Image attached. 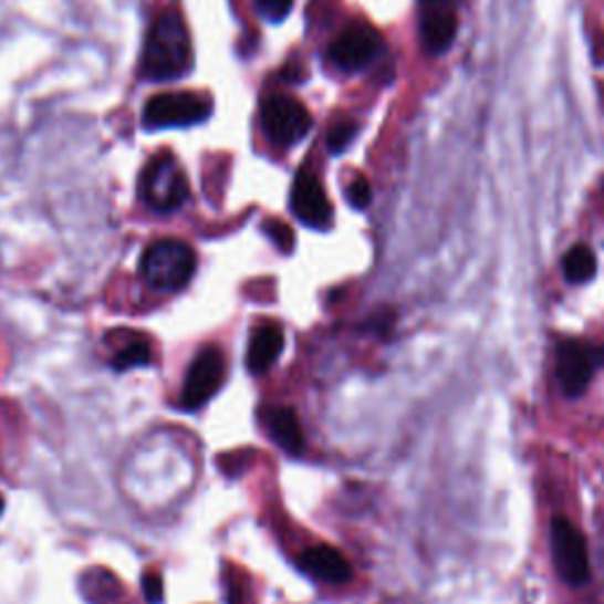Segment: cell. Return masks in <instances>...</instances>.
<instances>
[{
  "label": "cell",
  "mask_w": 604,
  "mask_h": 604,
  "mask_svg": "<svg viewBox=\"0 0 604 604\" xmlns=\"http://www.w3.org/2000/svg\"><path fill=\"white\" fill-rule=\"evenodd\" d=\"M189 64L191 45L187 27L177 14L158 17L142 52V74L152 81H175L185 74Z\"/></svg>",
  "instance_id": "6da1fadb"
},
{
  "label": "cell",
  "mask_w": 604,
  "mask_h": 604,
  "mask_svg": "<svg viewBox=\"0 0 604 604\" xmlns=\"http://www.w3.org/2000/svg\"><path fill=\"white\" fill-rule=\"evenodd\" d=\"M197 270V256L185 241L162 239L154 241L142 256L139 272L156 291H180Z\"/></svg>",
  "instance_id": "7a4b0ae2"
},
{
  "label": "cell",
  "mask_w": 604,
  "mask_h": 604,
  "mask_svg": "<svg viewBox=\"0 0 604 604\" xmlns=\"http://www.w3.org/2000/svg\"><path fill=\"white\" fill-rule=\"evenodd\" d=\"M139 194L145 204L158 212L180 208L189 197L187 177L170 154H158L139 177Z\"/></svg>",
  "instance_id": "3957f363"
},
{
  "label": "cell",
  "mask_w": 604,
  "mask_h": 604,
  "mask_svg": "<svg viewBox=\"0 0 604 604\" xmlns=\"http://www.w3.org/2000/svg\"><path fill=\"white\" fill-rule=\"evenodd\" d=\"M212 104L208 97L197 93H164L147 102L142 123L147 131L164 128H187L197 126L210 116Z\"/></svg>",
  "instance_id": "277c9868"
},
{
  "label": "cell",
  "mask_w": 604,
  "mask_h": 604,
  "mask_svg": "<svg viewBox=\"0 0 604 604\" xmlns=\"http://www.w3.org/2000/svg\"><path fill=\"white\" fill-rule=\"evenodd\" d=\"M312 116L308 106L291 95H272L262 104V128L274 145L291 147L308 135Z\"/></svg>",
  "instance_id": "5b68a950"
},
{
  "label": "cell",
  "mask_w": 604,
  "mask_h": 604,
  "mask_svg": "<svg viewBox=\"0 0 604 604\" xmlns=\"http://www.w3.org/2000/svg\"><path fill=\"white\" fill-rule=\"evenodd\" d=\"M550 545H553L555 570L566 583L581 585L591 579L589 548H585L581 531L570 520H553V524H550Z\"/></svg>",
  "instance_id": "8992f818"
},
{
  "label": "cell",
  "mask_w": 604,
  "mask_h": 604,
  "mask_svg": "<svg viewBox=\"0 0 604 604\" xmlns=\"http://www.w3.org/2000/svg\"><path fill=\"white\" fill-rule=\"evenodd\" d=\"M225 371H227L225 354L218 347H204L187 371L183 387V406L189 408V412L201 408L222 387Z\"/></svg>",
  "instance_id": "52a82bcc"
},
{
  "label": "cell",
  "mask_w": 604,
  "mask_h": 604,
  "mask_svg": "<svg viewBox=\"0 0 604 604\" xmlns=\"http://www.w3.org/2000/svg\"><path fill=\"white\" fill-rule=\"evenodd\" d=\"M381 50V35L378 31L357 22L350 24L333 45L329 48V60L343 71H360L373 62Z\"/></svg>",
  "instance_id": "ba28073f"
},
{
  "label": "cell",
  "mask_w": 604,
  "mask_h": 604,
  "mask_svg": "<svg viewBox=\"0 0 604 604\" xmlns=\"http://www.w3.org/2000/svg\"><path fill=\"white\" fill-rule=\"evenodd\" d=\"M597 366L595 350L581 341H564L558 347V381L570 397L583 395Z\"/></svg>",
  "instance_id": "9c48e42d"
},
{
  "label": "cell",
  "mask_w": 604,
  "mask_h": 604,
  "mask_svg": "<svg viewBox=\"0 0 604 604\" xmlns=\"http://www.w3.org/2000/svg\"><path fill=\"white\" fill-rule=\"evenodd\" d=\"M295 216L316 229H324L331 222V201L326 197V191L319 183V177L314 173L302 170L298 175V180L293 185V197H291Z\"/></svg>",
  "instance_id": "30bf717a"
},
{
  "label": "cell",
  "mask_w": 604,
  "mask_h": 604,
  "mask_svg": "<svg viewBox=\"0 0 604 604\" xmlns=\"http://www.w3.org/2000/svg\"><path fill=\"white\" fill-rule=\"evenodd\" d=\"M262 425H264V430H268V435L287 454L300 456L302 449H305V437H302L300 420H298L293 408L268 406L262 412Z\"/></svg>",
  "instance_id": "8fae6325"
},
{
  "label": "cell",
  "mask_w": 604,
  "mask_h": 604,
  "mask_svg": "<svg viewBox=\"0 0 604 604\" xmlns=\"http://www.w3.org/2000/svg\"><path fill=\"white\" fill-rule=\"evenodd\" d=\"M300 566L302 572H308L310 576L324 583H345L352 576L350 562L335 548L329 545H314L305 550L300 558Z\"/></svg>",
  "instance_id": "7c38bea8"
},
{
  "label": "cell",
  "mask_w": 604,
  "mask_h": 604,
  "mask_svg": "<svg viewBox=\"0 0 604 604\" xmlns=\"http://www.w3.org/2000/svg\"><path fill=\"white\" fill-rule=\"evenodd\" d=\"M456 14L449 8H430L423 14V24H420V35H423V45L430 55H439V52L449 50L456 35Z\"/></svg>",
  "instance_id": "4fadbf2b"
},
{
  "label": "cell",
  "mask_w": 604,
  "mask_h": 604,
  "mask_svg": "<svg viewBox=\"0 0 604 604\" xmlns=\"http://www.w3.org/2000/svg\"><path fill=\"white\" fill-rule=\"evenodd\" d=\"M283 350V333L277 326H262L251 335L246 352V366L251 373H264L279 357Z\"/></svg>",
  "instance_id": "5bb4252c"
},
{
  "label": "cell",
  "mask_w": 604,
  "mask_h": 604,
  "mask_svg": "<svg viewBox=\"0 0 604 604\" xmlns=\"http://www.w3.org/2000/svg\"><path fill=\"white\" fill-rule=\"evenodd\" d=\"M562 270H564V277L566 281L572 283H583V281H591L595 277V270H597V262H595V256L589 246H574L570 253L564 256V262H562Z\"/></svg>",
  "instance_id": "9a60e30c"
},
{
  "label": "cell",
  "mask_w": 604,
  "mask_h": 604,
  "mask_svg": "<svg viewBox=\"0 0 604 604\" xmlns=\"http://www.w3.org/2000/svg\"><path fill=\"white\" fill-rule=\"evenodd\" d=\"M149 360H152L149 343L145 341V337H135V341H131L126 347H123L116 354L114 366H116V371H128V368H135V366L149 364Z\"/></svg>",
  "instance_id": "2e32d148"
},
{
  "label": "cell",
  "mask_w": 604,
  "mask_h": 604,
  "mask_svg": "<svg viewBox=\"0 0 604 604\" xmlns=\"http://www.w3.org/2000/svg\"><path fill=\"white\" fill-rule=\"evenodd\" d=\"M357 131H360V126H357V123H354V121H341V123H335V126H331L329 137H326L329 152H331V154H343L345 147L354 139V135H357Z\"/></svg>",
  "instance_id": "e0dca14e"
},
{
  "label": "cell",
  "mask_w": 604,
  "mask_h": 604,
  "mask_svg": "<svg viewBox=\"0 0 604 604\" xmlns=\"http://www.w3.org/2000/svg\"><path fill=\"white\" fill-rule=\"evenodd\" d=\"M264 232H268V237L281 248L283 253H289L291 248L295 246L293 229L287 227L283 222H279V220H268V222H264Z\"/></svg>",
  "instance_id": "ac0fdd59"
},
{
  "label": "cell",
  "mask_w": 604,
  "mask_h": 604,
  "mask_svg": "<svg viewBox=\"0 0 604 604\" xmlns=\"http://www.w3.org/2000/svg\"><path fill=\"white\" fill-rule=\"evenodd\" d=\"M293 8V0H258V12L268 22H281L287 20V14Z\"/></svg>",
  "instance_id": "d6986e66"
},
{
  "label": "cell",
  "mask_w": 604,
  "mask_h": 604,
  "mask_svg": "<svg viewBox=\"0 0 604 604\" xmlns=\"http://www.w3.org/2000/svg\"><path fill=\"white\" fill-rule=\"evenodd\" d=\"M373 199V191H371V185L364 180V177H357L350 187H347V201L354 206V208H366Z\"/></svg>",
  "instance_id": "ffe728a7"
},
{
  "label": "cell",
  "mask_w": 604,
  "mask_h": 604,
  "mask_svg": "<svg viewBox=\"0 0 604 604\" xmlns=\"http://www.w3.org/2000/svg\"><path fill=\"white\" fill-rule=\"evenodd\" d=\"M142 593H145L149 604H158L164 600V581L158 574H145L142 579Z\"/></svg>",
  "instance_id": "44dd1931"
},
{
  "label": "cell",
  "mask_w": 604,
  "mask_h": 604,
  "mask_svg": "<svg viewBox=\"0 0 604 604\" xmlns=\"http://www.w3.org/2000/svg\"><path fill=\"white\" fill-rule=\"evenodd\" d=\"M0 512H3V499H0Z\"/></svg>",
  "instance_id": "7402d4cb"
}]
</instances>
